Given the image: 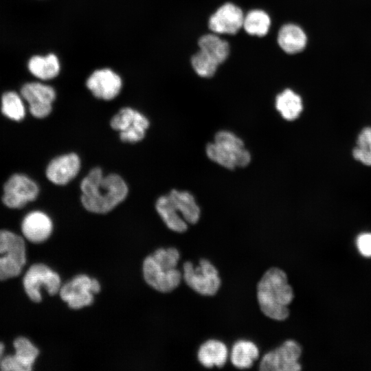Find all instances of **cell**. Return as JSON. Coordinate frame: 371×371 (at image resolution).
Here are the masks:
<instances>
[{"label": "cell", "instance_id": "obj_24", "mask_svg": "<svg viewBox=\"0 0 371 371\" xmlns=\"http://www.w3.org/2000/svg\"><path fill=\"white\" fill-rule=\"evenodd\" d=\"M199 50L203 52L219 65L227 58L229 53L228 43L216 34L202 36L198 41Z\"/></svg>", "mask_w": 371, "mask_h": 371}, {"label": "cell", "instance_id": "obj_25", "mask_svg": "<svg viewBox=\"0 0 371 371\" xmlns=\"http://www.w3.org/2000/svg\"><path fill=\"white\" fill-rule=\"evenodd\" d=\"M271 26L269 14L262 10H252L244 17L243 27L251 36H265Z\"/></svg>", "mask_w": 371, "mask_h": 371}, {"label": "cell", "instance_id": "obj_7", "mask_svg": "<svg viewBox=\"0 0 371 371\" xmlns=\"http://www.w3.org/2000/svg\"><path fill=\"white\" fill-rule=\"evenodd\" d=\"M100 290L99 282L85 274L75 276L61 285L60 298L72 309H80L89 306L93 302V294Z\"/></svg>", "mask_w": 371, "mask_h": 371}, {"label": "cell", "instance_id": "obj_2", "mask_svg": "<svg viewBox=\"0 0 371 371\" xmlns=\"http://www.w3.org/2000/svg\"><path fill=\"white\" fill-rule=\"evenodd\" d=\"M256 297L265 316L277 321L286 319L289 315V305L294 298L286 273L276 267L267 269L257 284Z\"/></svg>", "mask_w": 371, "mask_h": 371}, {"label": "cell", "instance_id": "obj_10", "mask_svg": "<svg viewBox=\"0 0 371 371\" xmlns=\"http://www.w3.org/2000/svg\"><path fill=\"white\" fill-rule=\"evenodd\" d=\"M38 192V186L32 179L22 174H14L4 185L3 202L10 208L19 209L35 200Z\"/></svg>", "mask_w": 371, "mask_h": 371}, {"label": "cell", "instance_id": "obj_1", "mask_svg": "<svg viewBox=\"0 0 371 371\" xmlns=\"http://www.w3.org/2000/svg\"><path fill=\"white\" fill-rule=\"evenodd\" d=\"M81 203L89 212L95 214L109 212L126 198L128 186L117 174L104 175L95 167L83 178L80 183Z\"/></svg>", "mask_w": 371, "mask_h": 371}, {"label": "cell", "instance_id": "obj_18", "mask_svg": "<svg viewBox=\"0 0 371 371\" xmlns=\"http://www.w3.org/2000/svg\"><path fill=\"white\" fill-rule=\"evenodd\" d=\"M27 67L34 77L42 80L56 78L61 70L59 58L54 53L32 56L28 61Z\"/></svg>", "mask_w": 371, "mask_h": 371}, {"label": "cell", "instance_id": "obj_32", "mask_svg": "<svg viewBox=\"0 0 371 371\" xmlns=\"http://www.w3.org/2000/svg\"><path fill=\"white\" fill-rule=\"evenodd\" d=\"M4 351H5V345L3 343L0 342V361L3 357Z\"/></svg>", "mask_w": 371, "mask_h": 371}, {"label": "cell", "instance_id": "obj_4", "mask_svg": "<svg viewBox=\"0 0 371 371\" xmlns=\"http://www.w3.org/2000/svg\"><path fill=\"white\" fill-rule=\"evenodd\" d=\"M205 151L210 160L229 170L245 167L251 161L243 141L227 130L218 131L214 142L207 144Z\"/></svg>", "mask_w": 371, "mask_h": 371}, {"label": "cell", "instance_id": "obj_13", "mask_svg": "<svg viewBox=\"0 0 371 371\" xmlns=\"http://www.w3.org/2000/svg\"><path fill=\"white\" fill-rule=\"evenodd\" d=\"M14 354L3 357L0 361L2 371H30L39 355L38 349L27 337L19 336L13 341Z\"/></svg>", "mask_w": 371, "mask_h": 371}, {"label": "cell", "instance_id": "obj_9", "mask_svg": "<svg viewBox=\"0 0 371 371\" xmlns=\"http://www.w3.org/2000/svg\"><path fill=\"white\" fill-rule=\"evenodd\" d=\"M149 124L144 115L131 107L121 109L110 122L111 128L119 131L120 139L128 143L142 140Z\"/></svg>", "mask_w": 371, "mask_h": 371}, {"label": "cell", "instance_id": "obj_26", "mask_svg": "<svg viewBox=\"0 0 371 371\" xmlns=\"http://www.w3.org/2000/svg\"><path fill=\"white\" fill-rule=\"evenodd\" d=\"M1 109L2 113L14 121H21L25 115L23 98L14 91H8L1 97Z\"/></svg>", "mask_w": 371, "mask_h": 371}, {"label": "cell", "instance_id": "obj_16", "mask_svg": "<svg viewBox=\"0 0 371 371\" xmlns=\"http://www.w3.org/2000/svg\"><path fill=\"white\" fill-rule=\"evenodd\" d=\"M23 237L32 243H41L47 240L53 230L50 217L43 212L32 211L24 216L21 222Z\"/></svg>", "mask_w": 371, "mask_h": 371}, {"label": "cell", "instance_id": "obj_20", "mask_svg": "<svg viewBox=\"0 0 371 371\" xmlns=\"http://www.w3.org/2000/svg\"><path fill=\"white\" fill-rule=\"evenodd\" d=\"M168 195L177 212L188 224L194 225L199 221L201 209L190 192L174 189Z\"/></svg>", "mask_w": 371, "mask_h": 371}, {"label": "cell", "instance_id": "obj_21", "mask_svg": "<svg viewBox=\"0 0 371 371\" xmlns=\"http://www.w3.org/2000/svg\"><path fill=\"white\" fill-rule=\"evenodd\" d=\"M155 208L166 225L172 231L182 233L188 229V224L177 212L168 194L158 198Z\"/></svg>", "mask_w": 371, "mask_h": 371}, {"label": "cell", "instance_id": "obj_5", "mask_svg": "<svg viewBox=\"0 0 371 371\" xmlns=\"http://www.w3.org/2000/svg\"><path fill=\"white\" fill-rule=\"evenodd\" d=\"M182 277L190 289L205 296L215 295L221 284L216 267L206 258L201 259L196 266L190 261L186 262Z\"/></svg>", "mask_w": 371, "mask_h": 371}, {"label": "cell", "instance_id": "obj_29", "mask_svg": "<svg viewBox=\"0 0 371 371\" xmlns=\"http://www.w3.org/2000/svg\"><path fill=\"white\" fill-rule=\"evenodd\" d=\"M352 155L356 160L371 166V127L364 128L359 134Z\"/></svg>", "mask_w": 371, "mask_h": 371}, {"label": "cell", "instance_id": "obj_30", "mask_svg": "<svg viewBox=\"0 0 371 371\" xmlns=\"http://www.w3.org/2000/svg\"><path fill=\"white\" fill-rule=\"evenodd\" d=\"M191 65L196 74L202 78L212 77L219 65L217 62L201 50L192 56Z\"/></svg>", "mask_w": 371, "mask_h": 371}, {"label": "cell", "instance_id": "obj_27", "mask_svg": "<svg viewBox=\"0 0 371 371\" xmlns=\"http://www.w3.org/2000/svg\"><path fill=\"white\" fill-rule=\"evenodd\" d=\"M0 254H14L26 258L23 238L7 229H0Z\"/></svg>", "mask_w": 371, "mask_h": 371}, {"label": "cell", "instance_id": "obj_31", "mask_svg": "<svg viewBox=\"0 0 371 371\" xmlns=\"http://www.w3.org/2000/svg\"><path fill=\"white\" fill-rule=\"evenodd\" d=\"M355 245L359 253L365 258H371V233L359 234L355 240Z\"/></svg>", "mask_w": 371, "mask_h": 371}, {"label": "cell", "instance_id": "obj_8", "mask_svg": "<svg viewBox=\"0 0 371 371\" xmlns=\"http://www.w3.org/2000/svg\"><path fill=\"white\" fill-rule=\"evenodd\" d=\"M302 355L300 345L288 339L278 348L264 355L259 364L262 371H298L302 369L299 362Z\"/></svg>", "mask_w": 371, "mask_h": 371}, {"label": "cell", "instance_id": "obj_17", "mask_svg": "<svg viewBox=\"0 0 371 371\" xmlns=\"http://www.w3.org/2000/svg\"><path fill=\"white\" fill-rule=\"evenodd\" d=\"M228 349L221 341L210 339L203 342L197 352V359L205 368L223 367L228 359Z\"/></svg>", "mask_w": 371, "mask_h": 371}, {"label": "cell", "instance_id": "obj_3", "mask_svg": "<svg viewBox=\"0 0 371 371\" xmlns=\"http://www.w3.org/2000/svg\"><path fill=\"white\" fill-rule=\"evenodd\" d=\"M179 258V252L175 247L160 248L147 256L142 267L146 283L161 293L175 289L183 278L177 269Z\"/></svg>", "mask_w": 371, "mask_h": 371}, {"label": "cell", "instance_id": "obj_28", "mask_svg": "<svg viewBox=\"0 0 371 371\" xmlns=\"http://www.w3.org/2000/svg\"><path fill=\"white\" fill-rule=\"evenodd\" d=\"M26 258L14 254H0V281L17 277L26 264Z\"/></svg>", "mask_w": 371, "mask_h": 371}, {"label": "cell", "instance_id": "obj_15", "mask_svg": "<svg viewBox=\"0 0 371 371\" xmlns=\"http://www.w3.org/2000/svg\"><path fill=\"white\" fill-rule=\"evenodd\" d=\"M80 169V159L74 153L53 159L46 168V177L53 183L64 186L74 179Z\"/></svg>", "mask_w": 371, "mask_h": 371}, {"label": "cell", "instance_id": "obj_14", "mask_svg": "<svg viewBox=\"0 0 371 371\" xmlns=\"http://www.w3.org/2000/svg\"><path fill=\"white\" fill-rule=\"evenodd\" d=\"M244 17L238 6L226 3L210 16L208 27L216 34H235L243 27Z\"/></svg>", "mask_w": 371, "mask_h": 371}, {"label": "cell", "instance_id": "obj_11", "mask_svg": "<svg viewBox=\"0 0 371 371\" xmlns=\"http://www.w3.org/2000/svg\"><path fill=\"white\" fill-rule=\"evenodd\" d=\"M21 94L27 102L31 114L36 118H44L50 114L56 97V91L52 86L39 82L25 84Z\"/></svg>", "mask_w": 371, "mask_h": 371}, {"label": "cell", "instance_id": "obj_19", "mask_svg": "<svg viewBox=\"0 0 371 371\" xmlns=\"http://www.w3.org/2000/svg\"><path fill=\"white\" fill-rule=\"evenodd\" d=\"M306 42L305 32L297 25L285 24L279 30L278 43L286 54H294L303 51Z\"/></svg>", "mask_w": 371, "mask_h": 371}, {"label": "cell", "instance_id": "obj_12", "mask_svg": "<svg viewBox=\"0 0 371 371\" xmlns=\"http://www.w3.org/2000/svg\"><path fill=\"white\" fill-rule=\"evenodd\" d=\"M86 87L92 95L100 100H111L120 93L123 81L120 75L109 67L94 70L87 78Z\"/></svg>", "mask_w": 371, "mask_h": 371}, {"label": "cell", "instance_id": "obj_22", "mask_svg": "<svg viewBox=\"0 0 371 371\" xmlns=\"http://www.w3.org/2000/svg\"><path fill=\"white\" fill-rule=\"evenodd\" d=\"M259 355V349L254 342L240 339L233 344L229 357L234 366L238 369H246L252 366Z\"/></svg>", "mask_w": 371, "mask_h": 371}, {"label": "cell", "instance_id": "obj_6", "mask_svg": "<svg viewBox=\"0 0 371 371\" xmlns=\"http://www.w3.org/2000/svg\"><path fill=\"white\" fill-rule=\"evenodd\" d=\"M22 284L27 297L37 303L42 300V289L46 290L50 295L58 293L61 280L59 275L46 265L35 263L26 271Z\"/></svg>", "mask_w": 371, "mask_h": 371}, {"label": "cell", "instance_id": "obj_23", "mask_svg": "<svg viewBox=\"0 0 371 371\" xmlns=\"http://www.w3.org/2000/svg\"><path fill=\"white\" fill-rule=\"evenodd\" d=\"M275 106L281 116L287 121L297 119L303 109L301 97L290 89L278 94Z\"/></svg>", "mask_w": 371, "mask_h": 371}]
</instances>
